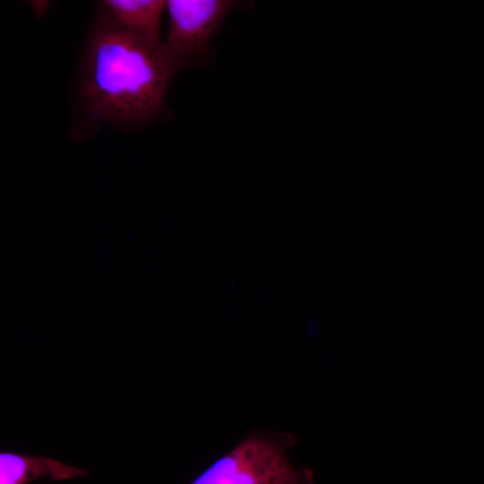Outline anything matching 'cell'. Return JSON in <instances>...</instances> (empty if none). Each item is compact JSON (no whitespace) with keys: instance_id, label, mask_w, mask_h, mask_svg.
<instances>
[{"instance_id":"6da1fadb","label":"cell","mask_w":484,"mask_h":484,"mask_svg":"<svg viewBox=\"0 0 484 484\" xmlns=\"http://www.w3.org/2000/svg\"><path fill=\"white\" fill-rule=\"evenodd\" d=\"M180 70L162 40L96 21L80 69V105L93 122L146 123L162 113L169 83Z\"/></svg>"},{"instance_id":"7a4b0ae2","label":"cell","mask_w":484,"mask_h":484,"mask_svg":"<svg viewBox=\"0 0 484 484\" xmlns=\"http://www.w3.org/2000/svg\"><path fill=\"white\" fill-rule=\"evenodd\" d=\"M295 444L288 432L253 430L190 484H313V471L296 468L288 457Z\"/></svg>"},{"instance_id":"3957f363","label":"cell","mask_w":484,"mask_h":484,"mask_svg":"<svg viewBox=\"0 0 484 484\" xmlns=\"http://www.w3.org/2000/svg\"><path fill=\"white\" fill-rule=\"evenodd\" d=\"M169 16L164 46L183 69L202 61L211 39L219 31L225 17L234 8L229 0H169Z\"/></svg>"},{"instance_id":"277c9868","label":"cell","mask_w":484,"mask_h":484,"mask_svg":"<svg viewBox=\"0 0 484 484\" xmlns=\"http://www.w3.org/2000/svg\"><path fill=\"white\" fill-rule=\"evenodd\" d=\"M97 22L153 40L160 38L167 2L160 0H104L99 2Z\"/></svg>"},{"instance_id":"5b68a950","label":"cell","mask_w":484,"mask_h":484,"mask_svg":"<svg viewBox=\"0 0 484 484\" xmlns=\"http://www.w3.org/2000/svg\"><path fill=\"white\" fill-rule=\"evenodd\" d=\"M88 473L53 458L10 451L0 453V484H29L41 477H48L53 481L67 480Z\"/></svg>"}]
</instances>
